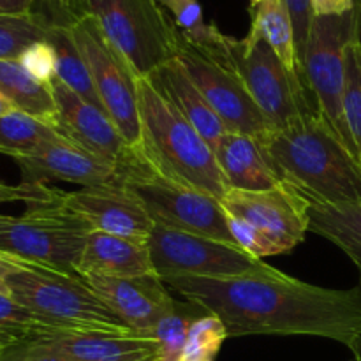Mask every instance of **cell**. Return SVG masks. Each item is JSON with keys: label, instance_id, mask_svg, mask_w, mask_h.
Returning <instances> with one entry per match:
<instances>
[{"label": "cell", "instance_id": "cell-1", "mask_svg": "<svg viewBox=\"0 0 361 361\" xmlns=\"http://www.w3.org/2000/svg\"><path fill=\"white\" fill-rule=\"evenodd\" d=\"M164 284L224 323L228 337L303 335L351 348L361 337V286L328 289L264 264L229 279L176 275Z\"/></svg>", "mask_w": 361, "mask_h": 361}, {"label": "cell", "instance_id": "cell-2", "mask_svg": "<svg viewBox=\"0 0 361 361\" xmlns=\"http://www.w3.org/2000/svg\"><path fill=\"white\" fill-rule=\"evenodd\" d=\"M259 141L286 182L328 203L361 201V164L319 111L302 113Z\"/></svg>", "mask_w": 361, "mask_h": 361}, {"label": "cell", "instance_id": "cell-3", "mask_svg": "<svg viewBox=\"0 0 361 361\" xmlns=\"http://www.w3.org/2000/svg\"><path fill=\"white\" fill-rule=\"evenodd\" d=\"M141 140L137 148L161 173L221 201L228 190L217 157L203 136L152 83H137Z\"/></svg>", "mask_w": 361, "mask_h": 361}, {"label": "cell", "instance_id": "cell-4", "mask_svg": "<svg viewBox=\"0 0 361 361\" xmlns=\"http://www.w3.org/2000/svg\"><path fill=\"white\" fill-rule=\"evenodd\" d=\"M11 298L63 331H133L76 275L0 252Z\"/></svg>", "mask_w": 361, "mask_h": 361}, {"label": "cell", "instance_id": "cell-5", "mask_svg": "<svg viewBox=\"0 0 361 361\" xmlns=\"http://www.w3.org/2000/svg\"><path fill=\"white\" fill-rule=\"evenodd\" d=\"M116 168V180L137 197L154 224L236 245L221 201L166 176L137 147H127Z\"/></svg>", "mask_w": 361, "mask_h": 361}, {"label": "cell", "instance_id": "cell-6", "mask_svg": "<svg viewBox=\"0 0 361 361\" xmlns=\"http://www.w3.org/2000/svg\"><path fill=\"white\" fill-rule=\"evenodd\" d=\"M221 204L236 245L257 259L291 252L309 233L305 197L286 180L268 190L228 189Z\"/></svg>", "mask_w": 361, "mask_h": 361}, {"label": "cell", "instance_id": "cell-7", "mask_svg": "<svg viewBox=\"0 0 361 361\" xmlns=\"http://www.w3.org/2000/svg\"><path fill=\"white\" fill-rule=\"evenodd\" d=\"M62 192L51 189L20 217L0 215V252L81 277L78 261L92 229L63 204Z\"/></svg>", "mask_w": 361, "mask_h": 361}, {"label": "cell", "instance_id": "cell-8", "mask_svg": "<svg viewBox=\"0 0 361 361\" xmlns=\"http://www.w3.org/2000/svg\"><path fill=\"white\" fill-rule=\"evenodd\" d=\"M87 14L140 78L178 56L180 30L157 0H87Z\"/></svg>", "mask_w": 361, "mask_h": 361}, {"label": "cell", "instance_id": "cell-9", "mask_svg": "<svg viewBox=\"0 0 361 361\" xmlns=\"http://www.w3.org/2000/svg\"><path fill=\"white\" fill-rule=\"evenodd\" d=\"M228 51L271 129L284 127L302 113L319 111L307 80L291 73L267 41L249 34L229 37Z\"/></svg>", "mask_w": 361, "mask_h": 361}, {"label": "cell", "instance_id": "cell-10", "mask_svg": "<svg viewBox=\"0 0 361 361\" xmlns=\"http://www.w3.org/2000/svg\"><path fill=\"white\" fill-rule=\"evenodd\" d=\"M355 39V9L338 16H316L305 51L307 83L321 115L334 127L351 154L361 159L345 120V46Z\"/></svg>", "mask_w": 361, "mask_h": 361}, {"label": "cell", "instance_id": "cell-11", "mask_svg": "<svg viewBox=\"0 0 361 361\" xmlns=\"http://www.w3.org/2000/svg\"><path fill=\"white\" fill-rule=\"evenodd\" d=\"M69 30L81 55L87 60L94 88L106 115L113 120L127 145L137 147L141 140L137 109L140 76L134 73L126 56L106 37L95 18H81Z\"/></svg>", "mask_w": 361, "mask_h": 361}, {"label": "cell", "instance_id": "cell-12", "mask_svg": "<svg viewBox=\"0 0 361 361\" xmlns=\"http://www.w3.org/2000/svg\"><path fill=\"white\" fill-rule=\"evenodd\" d=\"M176 59L192 83L200 88L212 109L217 113L226 129L254 136L257 140L271 129L250 92L247 90L242 76L233 66L228 49L222 53L210 51L180 34Z\"/></svg>", "mask_w": 361, "mask_h": 361}, {"label": "cell", "instance_id": "cell-13", "mask_svg": "<svg viewBox=\"0 0 361 361\" xmlns=\"http://www.w3.org/2000/svg\"><path fill=\"white\" fill-rule=\"evenodd\" d=\"M148 249L155 275L161 279L176 275L229 279L252 274L267 264L238 245L161 224H154Z\"/></svg>", "mask_w": 361, "mask_h": 361}, {"label": "cell", "instance_id": "cell-14", "mask_svg": "<svg viewBox=\"0 0 361 361\" xmlns=\"http://www.w3.org/2000/svg\"><path fill=\"white\" fill-rule=\"evenodd\" d=\"M14 161L21 168L25 183L62 180L81 187H99L116 182L118 178L116 162L92 154L60 134L42 143L30 155Z\"/></svg>", "mask_w": 361, "mask_h": 361}, {"label": "cell", "instance_id": "cell-15", "mask_svg": "<svg viewBox=\"0 0 361 361\" xmlns=\"http://www.w3.org/2000/svg\"><path fill=\"white\" fill-rule=\"evenodd\" d=\"M62 201L73 214L87 222L92 231L148 240L154 229V221L143 204L118 180L108 185L62 192Z\"/></svg>", "mask_w": 361, "mask_h": 361}, {"label": "cell", "instance_id": "cell-16", "mask_svg": "<svg viewBox=\"0 0 361 361\" xmlns=\"http://www.w3.org/2000/svg\"><path fill=\"white\" fill-rule=\"evenodd\" d=\"M83 281L127 328L148 338L159 317L175 300L155 274L127 279L88 275Z\"/></svg>", "mask_w": 361, "mask_h": 361}, {"label": "cell", "instance_id": "cell-17", "mask_svg": "<svg viewBox=\"0 0 361 361\" xmlns=\"http://www.w3.org/2000/svg\"><path fill=\"white\" fill-rule=\"evenodd\" d=\"M51 90L59 113L55 126L56 133L92 154L118 162L129 145L113 120L97 106L74 94L59 78L51 81Z\"/></svg>", "mask_w": 361, "mask_h": 361}, {"label": "cell", "instance_id": "cell-18", "mask_svg": "<svg viewBox=\"0 0 361 361\" xmlns=\"http://www.w3.org/2000/svg\"><path fill=\"white\" fill-rule=\"evenodd\" d=\"M73 361H159V344L136 331H56L42 337Z\"/></svg>", "mask_w": 361, "mask_h": 361}, {"label": "cell", "instance_id": "cell-19", "mask_svg": "<svg viewBox=\"0 0 361 361\" xmlns=\"http://www.w3.org/2000/svg\"><path fill=\"white\" fill-rule=\"evenodd\" d=\"M78 274L81 279L88 275L127 279L155 274L148 240L90 231L78 261Z\"/></svg>", "mask_w": 361, "mask_h": 361}, {"label": "cell", "instance_id": "cell-20", "mask_svg": "<svg viewBox=\"0 0 361 361\" xmlns=\"http://www.w3.org/2000/svg\"><path fill=\"white\" fill-rule=\"evenodd\" d=\"M214 152L228 189L268 190L282 182L281 173L257 137L228 130Z\"/></svg>", "mask_w": 361, "mask_h": 361}, {"label": "cell", "instance_id": "cell-21", "mask_svg": "<svg viewBox=\"0 0 361 361\" xmlns=\"http://www.w3.org/2000/svg\"><path fill=\"white\" fill-rule=\"evenodd\" d=\"M148 78L215 150L228 129L203 97L200 88L192 83L180 60H169Z\"/></svg>", "mask_w": 361, "mask_h": 361}, {"label": "cell", "instance_id": "cell-22", "mask_svg": "<svg viewBox=\"0 0 361 361\" xmlns=\"http://www.w3.org/2000/svg\"><path fill=\"white\" fill-rule=\"evenodd\" d=\"M295 187L305 197L309 231L337 245L356 264L361 286V201L328 203L300 189L298 185Z\"/></svg>", "mask_w": 361, "mask_h": 361}, {"label": "cell", "instance_id": "cell-23", "mask_svg": "<svg viewBox=\"0 0 361 361\" xmlns=\"http://www.w3.org/2000/svg\"><path fill=\"white\" fill-rule=\"evenodd\" d=\"M0 94L16 111L55 129L59 113L51 85L41 83L30 76L18 60H0Z\"/></svg>", "mask_w": 361, "mask_h": 361}, {"label": "cell", "instance_id": "cell-24", "mask_svg": "<svg viewBox=\"0 0 361 361\" xmlns=\"http://www.w3.org/2000/svg\"><path fill=\"white\" fill-rule=\"evenodd\" d=\"M252 11L254 16L249 35L267 41L291 73L307 80L296 55L295 30L284 0H263L254 6Z\"/></svg>", "mask_w": 361, "mask_h": 361}, {"label": "cell", "instance_id": "cell-25", "mask_svg": "<svg viewBox=\"0 0 361 361\" xmlns=\"http://www.w3.org/2000/svg\"><path fill=\"white\" fill-rule=\"evenodd\" d=\"M46 41L53 46L56 55V78L66 85L67 88L80 95L83 101L97 106L104 111L99 99L97 92L94 88L92 74L88 71L87 60L81 55L76 41L69 28L63 27H49ZM106 113V111H104Z\"/></svg>", "mask_w": 361, "mask_h": 361}, {"label": "cell", "instance_id": "cell-26", "mask_svg": "<svg viewBox=\"0 0 361 361\" xmlns=\"http://www.w3.org/2000/svg\"><path fill=\"white\" fill-rule=\"evenodd\" d=\"M203 314L204 310L189 300L185 303L173 300L150 334L159 344V361H182L190 324Z\"/></svg>", "mask_w": 361, "mask_h": 361}, {"label": "cell", "instance_id": "cell-27", "mask_svg": "<svg viewBox=\"0 0 361 361\" xmlns=\"http://www.w3.org/2000/svg\"><path fill=\"white\" fill-rule=\"evenodd\" d=\"M55 136L59 133L48 123L16 109L0 116V154L13 159L30 155Z\"/></svg>", "mask_w": 361, "mask_h": 361}, {"label": "cell", "instance_id": "cell-28", "mask_svg": "<svg viewBox=\"0 0 361 361\" xmlns=\"http://www.w3.org/2000/svg\"><path fill=\"white\" fill-rule=\"evenodd\" d=\"M56 331L63 330L53 326L49 321L32 312L9 295L0 293V345L7 348L18 342L37 341Z\"/></svg>", "mask_w": 361, "mask_h": 361}, {"label": "cell", "instance_id": "cell-29", "mask_svg": "<svg viewBox=\"0 0 361 361\" xmlns=\"http://www.w3.org/2000/svg\"><path fill=\"white\" fill-rule=\"evenodd\" d=\"M49 27L34 13L0 14V60H18L34 42L46 41Z\"/></svg>", "mask_w": 361, "mask_h": 361}, {"label": "cell", "instance_id": "cell-30", "mask_svg": "<svg viewBox=\"0 0 361 361\" xmlns=\"http://www.w3.org/2000/svg\"><path fill=\"white\" fill-rule=\"evenodd\" d=\"M226 338L224 323L215 314L204 312L190 324L182 361H215Z\"/></svg>", "mask_w": 361, "mask_h": 361}, {"label": "cell", "instance_id": "cell-31", "mask_svg": "<svg viewBox=\"0 0 361 361\" xmlns=\"http://www.w3.org/2000/svg\"><path fill=\"white\" fill-rule=\"evenodd\" d=\"M345 94L344 108L349 130L361 159V46L355 39L345 46Z\"/></svg>", "mask_w": 361, "mask_h": 361}, {"label": "cell", "instance_id": "cell-32", "mask_svg": "<svg viewBox=\"0 0 361 361\" xmlns=\"http://www.w3.org/2000/svg\"><path fill=\"white\" fill-rule=\"evenodd\" d=\"M32 13L48 27L71 28L87 14V0H35Z\"/></svg>", "mask_w": 361, "mask_h": 361}, {"label": "cell", "instance_id": "cell-33", "mask_svg": "<svg viewBox=\"0 0 361 361\" xmlns=\"http://www.w3.org/2000/svg\"><path fill=\"white\" fill-rule=\"evenodd\" d=\"M18 62L41 83L51 85V81L56 78V55L48 41H39L28 46L20 55Z\"/></svg>", "mask_w": 361, "mask_h": 361}, {"label": "cell", "instance_id": "cell-34", "mask_svg": "<svg viewBox=\"0 0 361 361\" xmlns=\"http://www.w3.org/2000/svg\"><path fill=\"white\" fill-rule=\"evenodd\" d=\"M284 4H286V7H288L289 16H291V21H293L296 55H298L300 67H302V71H303L307 42H309L310 28H312L314 20H316V13H314L312 0H284ZM303 74H305V71H303Z\"/></svg>", "mask_w": 361, "mask_h": 361}, {"label": "cell", "instance_id": "cell-35", "mask_svg": "<svg viewBox=\"0 0 361 361\" xmlns=\"http://www.w3.org/2000/svg\"><path fill=\"white\" fill-rule=\"evenodd\" d=\"M0 361H73L44 341H27L7 345L0 351Z\"/></svg>", "mask_w": 361, "mask_h": 361}, {"label": "cell", "instance_id": "cell-36", "mask_svg": "<svg viewBox=\"0 0 361 361\" xmlns=\"http://www.w3.org/2000/svg\"><path fill=\"white\" fill-rule=\"evenodd\" d=\"M53 187H48L46 183H25L20 185H7L6 182L0 180V204L9 203V201H23L25 204L35 203L49 196Z\"/></svg>", "mask_w": 361, "mask_h": 361}, {"label": "cell", "instance_id": "cell-37", "mask_svg": "<svg viewBox=\"0 0 361 361\" xmlns=\"http://www.w3.org/2000/svg\"><path fill=\"white\" fill-rule=\"evenodd\" d=\"M316 16H338L355 9V0H312Z\"/></svg>", "mask_w": 361, "mask_h": 361}, {"label": "cell", "instance_id": "cell-38", "mask_svg": "<svg viewBox=\"0 0 361 361\" xmlns=\"http://www.w3.org/2000/svg\"><path fill=\"white\" fill-rule=\"evenodd\" d=\"M34 4L35 0H0V14H13V16L30 14Z\"/></svg>", "mask_w": 361, "mask_h": 361}, {"label": "cell", "instance_id": "cell-39", "mask_svg": "<svg viewBox=\"0 0 361 361\" xmlns=\"http://www.w3.org/2000/svg\"><path fill=\"white\" fill-rule=\"evenodd\" d=\"M355 34L361 46V0H355Z\"/></svg>", "mask_w": 361, "mask_h": 361}, {"label": "cell", "instance_id": "cell-40", "mask_svg": "<svg viewBox=\"0 0 361 361\" xmlns=\"http://www.w3.org/2000/svg\"><path fill=\"white\" fill-rule=\"evenodd\" d=\"M4 275H6V267H4V259H2V256H0V293H4V295H9Z\"/></svg>", "mask_w": 361, "mask_h": 361}, {"label": "cell", "instance_id": "cell-41", "mask_svg": "<svg viewBox=\"0 0 361 361\" xmlns=\"http://www.w3.org/2000/svg\"><path fill=\"white\" fill-rule=\"evenodd\" d=\"M11 111H14V108L9 104V102H7V99L0 94V116L7 115V113H11Z\"/></svg>", "mask_w": 361, "mask_h": 361}, {"label": "cell", "instance_id": "cell-42", "mask_svg": "<svg viewBox=\"0 0 361 361\" xmlns=\"http://www.w3.org/2000/svg\"><path fill=\"white\" fill-rule=\"evenodd\" d=\"M349 351H351L353 360H355V361H361V337L358 338V341L355 342V344L351 345V348H349Z\"/></svg>", "mask_w": 361, "mask_h": 361}, {"label": "cell", "instance_id": "cell-43", "mask_svg": "<svg viewBox=\"0 0 361 361\" xmlns=\"http://www.w3.org/2000/svg\"><path fill=\"white\" fill-rule=\"evenodd\" d=\"M157 2H159V4H161V6H162V7H164V9H169V7H171V6H173V4H175V2H176V0H157Z\"/></svg>", "mask_w": 361, "mask_h": 361}, {"label": "cell", "instance_id": "cell-44", "mask_svg": "<svg viewBox=\"0 0 361 361\" xmlns=\"http://www.w3.org/2000/svg\"><path fill=\"white\" fill-rule=\"evenodd\" d=\"M261 2H263V0H250V6H257V4H261Z\"/></svg>", "mask_w": 361, "mask_h": 361}, {"label": "cell", "instance_id": "cell-45", "mask_svg": "<svg viewBox=\"0 0 361 361\" xmlns=\"http://www.w3.org/2000/svg\"><path fill=\"white\" fill-rule=\"evenodd\" d=\"M2 349H4V345H0V351H2Z\"/></svg>", "mask_w": 361, "mask_h": 361}, {"label": "cell", "instance_id": "cell-46", "mask_svg": "<svg viewBox=\"0 0 361 361\" xmlns=\"http://www.w3.org/2000/svg\"><path fill=\"white\" fill-rule=\"evenodd\" d=\"M351 361H355V360H353V358H351Z\"/></svg>", "mask_w": 361, "mask_h": 361}]
</instances>
